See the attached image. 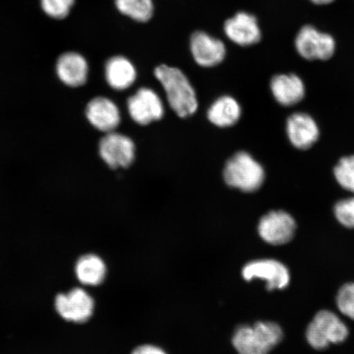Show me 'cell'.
Here are the masks:
<instances>
[{
	"label": "cell",
	"mask_w": 354,
	"mask_h": 354,
	"mask_svg": "<svg viewBox=\"0 0 354 354\" xmlns=\"http://www.w3.org/2000/svg\"><path fill=\"white\" fill-rule=\"evenodd\" d=\"M86 115L91 125L106 134L117 129L121 113L116 104L105 97H97L86 106Z\"/></svg>",
	"instance_id": "cell-15"
},
{
	"label": "cell",
	"mask_w": 354,
	"mask_h": 354,
	"mask_svg": "<svg viewBox=\"0 0 354 354\" xmlns=\"http://www.w3.org/2000/svg\"><path fill=\"white\" fill-rule=\"evenodd\" d=\"M270 90L277 103L285 108L299 104L307 92L302 78L295 73L275 75L270 82Z\"/></svg>",
	"instance_id": "cell-12"
},
{
	"label": "cell",
	"mask_w": 354,
	"mask_h": 354,
	"mask_svg": "<svg viewBox=\"0 0 354 354\" xmlns=\"http://www.w3.org/2000/svg\"><path fill=\"white\" fill-rule=\"evenodd\" d=\"M297 223L289 212L272 210L261 218L258 232L261 238L269 245H284L293 240Z\"/></svg>",
	"instance_id": "cell-5"
},
{
	"label": "cell",
	"mask_w": 354,
	"mask_h": 354,
	"mask_svg": "<svg viewBox=\"0 0 354 354\" xmlns=\"http://www.w3.org/2000/svg\"><path fill=\"white\" fill-rule=\"evenodd\" d=\"M336 305L343 315L354 320V283H348L340 288L336 296Z\"/></svg>",
	"instance_id": "cell-24"
},
{
	"label": "cell",
	"mask_w": 354,
	"mask_h": 354,
	"mask_svg": "<svg viewBox=\"0 0 354 354\" xmlns=\"http://www.w3.org/2000/svg\"><path fill=\"white\" fill-rule=\"evenodd\" d=\"M335 41L330 35L322 32L312 26H305L295 39V48L303 59L327 61L335 52Z\"/></svg>",
	"instance_id": "cell-6"
},
{
	"label": "cell",
	"mask_w": 354,
	"mask_h": 354,
	"mask_svg": "<svg viewBox=\"0 0 354 354\" xmlns=\"http://www.w3.org/2000/svg\"><path fill=\"white\" fill-rule=\"evenodd\" d=\"M115 6L122 15L140 24L149 21L153 15V0H115Z\"/></svg>",
	"instance_id": "cell-20"
},
{
	"label": "cell",
	"mask_w": 354,
	"mask_h": 354,
	"mask_svg": "<svg viewBox=\"0 0 354 354\" xmlns=\"http://www.w3.org/2000/svg\"><path fill=\"white\" fill-rule=\"evenodd\" d=\"M305 335L310 346L324 351L330 344L344 342L348 338V329L335 313L322 310L310 322Z\"/></svg>",
	"instance_id": "cell-4"
},
{
	"label": "cell",
	"mask_w": 354,
	"mask_h": 354,
	"mask_svg": "<svg viewBox=\"0 0 354 354\" xmlns=\"http://www.w3.org/2000/svg\"><path fill=\"white\" fill-rule=\"evenodd\" d=\"M333 176L340 188L354 194V154L339 159L333 168Z\"/></svg>",
	"instance_id": "cell-21"
},
{
	"label": "cell",
	"mask_w": 354,
	"mask_h": 354,
	"mask_svg": "<svg viewBox=\"0 0 354 354\" xmlns=\"http://www.w3.org/2000/svg\"><path fill=\"white\" fill-rule=\"evenodd\" d=\"M76 274L78 280L84 285L98 286L104 281L106 266L99 256L84 255L77 261Z\"/></svg>",
	"instance_id": "cell-19"
},
{
	"label": "cell",
	"mask_w": 354,
	"mask_h": 354,
	"mask_svg": "<svg viewBox=\"0 0 354 354\" xmlns=\"http://www.w3.org/2000/svg\"><path fill=\"white\" fill-rule=\"evenodd\" d=\"M285 128L290 144L300 151L312 149L320 140L319 125L316 119L308 113H291L286 118Z\"/></svg>",
	"instance_id": "cell-7"
},
{
	"label": "cell",
	"mask_w": 354,
	"mask_h": 354,
	"mask_svg": "<svg viewBox=\"0 0 354 354\" xmlns=\"http://www.w3.org/2000/svg\"><path fill=\"white\" fill-rule=\"evenodd\" d=\"M223 175L229 187L245 193L258 192L266 179L263 165L245 151L238 152L229 159L225 163Z\"/></svg>",
	"instance_id": "cell-3"
},
{
	"label": "cell",
	"mask_w": 354,
	"mask_h": 354,
	"mask_svg": "<svg viewBox=\"0 0 354 354\" xmlns=\"http://www.w3.org/2000/svg\"><path fill=\"white\" fill-rule=\"evenodd\" d=\"M310 1L316 4H319V6H324V4H329L335 1V0H310Z\"/></svg>",
	"instance_id": "cell-26"
},
{
	"label": "cell",
	"mask_w": 354,
	"mask_h": 354,
	"mask_svg": "<svg viewBox=\"0 0 354 354\" xmlns=\"http://www.w3.org/2000/svg\"><path fill=\"white\" fill-rule=\"evenodd\" d=\"M242 275L245 281L254 278L261 279L267 283L270 291L284 290L290 284V274L286 266L275 259L253 261L245 266Z\"/></svg>",
	"instance_id": "cell-8"
},
{
	"label": "cell",
	"mask_w": 354,
	"mask_h": 354,
	"mask_svg": "<svg viewBox=\"0 0 354 354\" xmlns=\"http://www.w3.org/2000/svg\"><path fill=\"white\" fill-rule=\"evenodd\" d=\"M56 73L64 85L79 87L87 81L88 65L82 55L76 52H68L57 59Z\"/></svg>",
	"instance_id": "cell-16"
},
{
	"label": "cell",
	"mask_w": 354,
	"mask_h": 354,
	"mask_svg": "<svg viewBox=\"0 0 354 354\" xmlns=\"http://www.w3.org/2000/svg\"><path fill=\"white\" fill-rule=\"evenodd\" d=\"M131 354H167L162 348L153 346V345H142L136 348Z\"/></svg>",
	"instance_id": "cell-25"
},
{
	"label": "cell",
	"mask_w": 354,
	"mask_h": 354,
	"mask_svg": "<svg viewBox=\"0 0 354 354\" xmlns=\"http://www.w3.org/2000/svg\"><path fill=\"white\" fill-rule=\"evenodd\" d=\"M155 77L166 92L168 104L180 118L192 116L198 109L196 91L183 71L167 65L157 66Z\"/></svg>",
	"instance_id": "cell-1"
},
{
	"label": "cell",
	"mask_w": 354,
	"mask_h": 354,
	"mask_svg": "<svg viewBox=\"0 0 354 354\" xmlns=\"http://www.w3.org/2000/svg\"><path fill=\"white\" fill-rule=\"evenodd\" d=\"M224 32L230 41L243 47L254 46L262 38L258 20L246 12H239L225 21Z\"/></svg>",
	"instance_id": "cell-13"
},
{
	"label": "cell",
	"mask_w": 354,
	"mask_h": 354,
	"mask_svg": "<svg viewBox=\"0 0 354 354\" xmlns=\"http://www.w3.org/2000/svg\"><path fill=\"white\" fill-rule=\"evenodd\" d=\"M76 0H41L44 13L51 19L62 20L69 15Z\"/></svg>",
	"instance_id": "cell-23"
},
{
	"label": "cell",
	"mask_w": 354,
	"mask_h": 354,
	"mask_svg": "<svg viewBox=\"0 0 354 354\" xmlns=\"http://www.w3.org/2000/svg\"><path fill=\"white\" fill-rule=\"evenodd\" d=\"M99 151L109 167H128L134 161L136 147L129 137L113 131L102 138Z\"/></svg>",
	"instance_id": "cell-9"
},
{
	"label": "cell",
	"mask_w": 354,
	"mask_h": 354,
	"mask_svg": "<svg viewBox=\"0 0 354 354\" xmlns=\"http://www.w3.org/2000/svg\"><path fill=\"white\" fill-rule=\"evenodd\" d=\"M281 327L272 322L241 326L234 332L232 344L240 354H268L282 342Z\"/></svg>",
	"instance_id": "cell-2"
},
{
	"label": "cell",
	"mask_w": 354,
	"mask_h": 354,
	"mask_svg": "<svg viewBox=\"0 0 354 354\" xmlns=\"http://www.w3.org/2000/svg\"><path fill=\"white\" fill-rule=\"evenodd\" d=\"M190 51L196 64L205 68L220 64L227 54L224 43L205 32L192 35Z\"/></svg>",
	"instance_id": "cell-14"
},
{
	"label": "cell",
	"mask_w": 354,
	"mask_h": 354,
	"mask_svg": "<svg viewBox=\"0 0 354 354\" xmlns=\"http://www.w3.org/2000/svg\"><path fill=\"white\" fill-rule=\"evenodd\" d=\"M105 77L111 88L116 91H125L136 82V69L127 57L115 56L106 63Z\"/></svg>",
	"instance_id": "cell-17"
},
{
	"label": "cell",
	"mask_w": 354,
	"mask_h": 354,
	"mask_svg": "<svg viewBox=\"0 0 354 354\" xmlns=\"http://www.w3.org/2000/svg\"><path fill=\"white\" fill-rule=\"evenodd\" d=\"M241 107L231 96L216 100L207 111V118L215 126L221 128L232 127L241 117Z\"/></svg>",
	"instance_id": "cell-18"
},
{
	"label": "cell",
	"mask_w": 354,
	"mask_h": 354,
	"mask_svg": "<svg viewBox=\"0 0 354 354\" xmlns=\"http://www.w3.org/2000/svg\"><path fill=\"white\" fill-rule=\"evenodd\" d=\"M57 312L64 319L85 322L94 311V300L85 290L76 288L68 294H60L55 299Z\"/></svg>",
	"instance_id": "cell-11"
},
{
	"label": "cell",
	"mask_w": 354,
	"mask_h": 354,
	"mask_svg": "<svg viewBox=\"0 0 354 354\" xmlns=\"http://www.w3.org/2000/svg\"><path fill=\"white\" fill-rule=\"evenodd\" d=\"M127 109L133 120L142 126L160 120L165 114L160 97L149 88H140L130 97Z\"/></svg>",
	"instance_id": "cell-10"
},
{
	"label": "cell",
	"mask_w": 354,
	"mask_h": 354,
	"mask_svg": "<svg viewBox=\"0 0 354 354\" xmlns=\"http://www.w3.org/2000/svg\"><path fill=\"white\" fill-rule=\"evenodd\" d=\"M333 212L335 219L340 225L345 228L354 230V194L336 202Z\"/></svg>",
	"instance_id": "cell-22"
}]
</instances>
